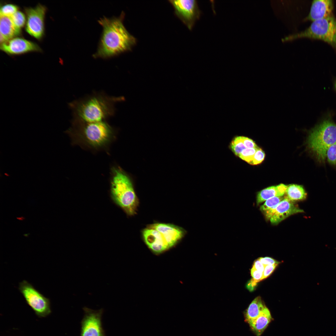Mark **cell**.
I'll return each mask as SVG.
<instances>
[{
	"label": "cell",
	"mask_w": 336,
	"mask_h": 336,
	"mask_svg": "<svg viewBox=\"0 0 336 336\" xmlns=\"http://www.w3.org/2000/svg\"><path fill=\"white\" fill-rule=\"evenodd\" d=\"M124 12L118 17H104L98 21L103 30L94 58H107L130 50L136 40L123 24Z\"/></svg>",
	"instance_id": "obj_1"
},
{
	"label": "cell",
	"mask_w": 336,
	"mask_h": 336,
	"mask_svg": "<svg viewBox=\"0 0 336 336\" xmlns=\"http://www.w3.org/2000/svg\"><path fill=\"white\" fill-rule=\"evenodd\" d=\"M18 7L16 5L8 4L1 7L0 15L10 17L18 11Z\"/></svg>",
	"instance_id": "obj_25"
},
{
	"label": "cell",
	"mask_w": 336,
	"mask_h": 336,
	"mask_svg": "<svg viewBox=\"0 0 336 336\" xmlns=\"http://www.w3.org/2000/svg\"><path fill=\"white\" fill-rule=\"evenodd\" d=\"M258 147H257L252 148H246L242 151L238 157L250 164Z\"/></svg>",
	"instance_id": "obj_26"
},
{
	"label": "cell",
	"mask_w": 336,
	"mask_h": 336,
	"mask_svg": "<svg viewBox=\"0 0 336 336\" xmlns=\"http://www.w3.org/2000/svg\"><path fill=\"white\" fill-rule=\"evenodd\" d=\"M301 38L322 40L336 49V19L331 16L314 21L304 30L287 36L282 41L285 42Z\"/></svg>",
	"instance_id": "obj_6"
},
{
	"label": "cell",
	"mask_w": 336,
	"mask_h": 336,
	"mask_svg": "<svg viewBox=\"0 0 336 336\" xmlns=\"http://www.w3.org/2000/svg\"><path fill=\"white\" fill-rule=\"evenodd\" d=\"M26 31L34 38L40 40L44 34V20L46 7L41 4L34 8H26Z\"/></svg>",
	"instance_id": "obj_10"
},
{
	"label": "cell",
	"mask_w": 336,
	"mask_h": 336,
	"mask_svg": "<svg viewBox=\"0 0 336 336\" xmlns=\"http://www.w3.org/2000/svg\"><path fill=\"white\" fill-rule=\"evenodd\" d=\"M111 172L110 193L112 200L127 215H134L138 201L130 178L119 167H113Z\"/></svg>",
	"instance_id": "obj_4"
},
{
	"label": "cell",
	"mask_w": 336,
	"mask_h": 336,
	"mask_svg": "<svg viewBox=\"0 0 336 336\" xmlns=\"http://www.w3.org/2000/svg\"><path fill=\"white\" fill-rule=\"evenodd\" d=\"M304 212L293 202L285 197L278 205L275 214L269 220L272 224L276 225L292 215Z\"/></svg>",
	"instance_id": "obj_13"
},
{
	"label": "cell",
	"mask_w": 336,
	"mask_h": 336,
	"mask_svg": "<svg viewBox=\"0 0 336 336\" xmlns=\"http://www.w3.org/2000/svg\"><path fill=\"white\" fill-rule=\"evenodd\" d=\"M241 138L243 143L246 148H252L257 147L252 139L244 136H241Z\"/></svg>",
	"instance_id": "obj_31"
},
{
	"label": "cell",
	"mask_w": 336,
	"mask_h": 336,
	"mask_svg": "<svg viewBox=\"0 0 336 336\" xmlns=\"http://www.w3.org/2000/svg\"><path fill=\"white\" fill-rule=\"evenodd\" d=\"M19 290L27 304L40 317H44L51 313L49 299L36 290L31 284L24 280L19 284Z\"/></svg>",
	"instance_id": "obj_7"
},
{
	"label": "cell",
	"mask_w": 336,
	"mask_h": 336,
	"mask_svg": "<svg viewBox=\"0 0 336 336\" xmlns=\"http://www.w3.org/2000/svg\"><path fill=\"white\" fill-rule=\"evenodd\" d=\"M287 187V185L280 184L270 186L261 190L257 195V204H259L273 197L282 196L285 194Z\"/></svg>",
	"instance_id": "obj_17"
},
{
	"label": "cell",
	"mask_w": 336,
	"mask_h": 336,
	"mask_svg": "<svg viewBox=\"0 0 336 336\" xmlns=\"http://www.w3.org/2000/svg\"><path fill=\"white\" fill-rule=\"evenodd\" d=\"M148 227L160 232L169 248L181 239L186 233V231L181 227L170 224L156 223L150 225Z\"/></svg>",
	"instance_id": "obj_12"
},
{
	"label": "cell",
	"mask_w": 336,
	"mask_h": 336,
	"mask_svg": "<svg viewBox=\"0 0 336 336\" xmlns=\"http://www.w3.org/2000/svg\"><path fill=\"white\" fill-rule=\"evenodd\" d=\"M122 96H108L101 92L95 93L69 104L73 120L87 122L105 120L114 115L115 105L124 100Z\"/></svg>",
	"instance_id": "obj_2"
},
{
	"label": "cell",
	"mask_w": 336,
	"mask_h": 336,
	"mask_svg": "<svg viewBox=\"0 0 336 336\" xmlns=\"http://www.w3.org/2000/svg\"><path fill=\"white\" fill-rule=\"evenodd\" d=\"M326 157L329 163L336 165V142L331 145L328 149Z\"/></svg>",
	"instance_id": "obj_27"
},
{
	"label": "cell",
	"mask_w": 336,
	"mask_h": 336,
	"mask_svg": "<svg viewBox=\"0 0 336 336\" xmlns=\"http://www.w3.org/2000/svg\"><path fill=\"white\" fill-rule=\"evenodd\" d=\"M335 87L336 89V82L335 84Z\"/></svg>",
	"instance_id": "obj_35"
},
{
	"label": "cell",
	"mask_w": 336,
	"mask_h": 336,
	"mask_svg": "<svg viewBox=\"0 0 336 336\" xmlns=\"http://www.w3.org/2000/svg\"><path fill=\"white\" fill-rule=\"evenodd\" d=\"M333 1L316 0L312 2L310 12L304 20L313 21L331 16L333 9Z\"/></svg>",
	"instance_id": "obj_14"
},
{
	"label": "cell",
	"mask_w": 336,
	"mask_h": 336,
	"mask_svg": "<svg viewBox=\"0 0 336 336\" xmlns=\"http://www.w3.org/2000/svg\"><path fill=\"white\" fill-rule=\"evenodd\" d=\"M258 259L265 266L275 264H278L279 263L275 259L268 257H260Z\"/></svg>",
	"instance_id": "obj_30"
},
{
	"label": "cell",
	"mask_w": 336,
	"mask_h": 336,
	"mask_svg": "<svg viewBox=\"0 0 336 336\" xmlns=\"http://www.w3.org/2000/svg\"><path fill=\"white\" fill-rule=\"evenodd\" d=\"M336 142V124L331 119L324 120L310 132L308 147L320 162H324L329 147Z\"/></svg>",
	"instance_id": "obj_5"
},
{
	"label": "cell",
	"mask_w": 336,
	"mask_h": 336,
	"mask_svg": "<svg viewBox=\"0 0 336 336\" xmlns=\"http://www.w3.org/2000/svg\"><path fill=\"white\" fill-rule=\"evenodd\" d=\"M142 234L145 243L153 251L160 253L169 248L161 234L156 230L148 227Z\"/></svg>",
	"instance_id": "obj_15"
},
{
	"label": "cell",
	"mask_w": 336,
	"mask_h": 336,
	"mask_svg": "<svg viewBox=\"0 0 336 336\" xmlns=\"http://www.w3.org/2000/svg\"><path fill=\"white\" fill-rule=\"evenodd\" d=\"M266 307L260 296L255 298L250 304L247 310L246 320L249 322L254 320Z\"/></svg>",
	"instance_id": "obj_19"
},
{
	"label": "cell",
	"mask_w": 336,
	"mask_h": 336,
	"mask_svg": "<svg viewBox=\"0 0 336 336\" xmlns=\"http://www.w3.org/2000/svg\"><path fill=\"white\" fill-rule=\"evenodd\" d=\"M277 205H276L263 212L266 219L270 220L275 214Z\"/></svg>",
	"instance_id": "obj_32"
},
{
	"label": "cell",
	"mask_w": 336,
	"mask_h": 336,
	"mask_svg": "<svg viewBox=\"0 0 336 336\" xmlns=\"http://www.w3.org/2000/svg\"><path fill=\"white\" fill-rule=\"evenodd\" d=\"M68 132L75 144L96 150L107 147L115 135L114 129L105 120L87 122L73 120Z\"/></svg>",
	"instance_id": "obj_3"
},
{
	"label": "cell",
	"mask_w": 336,
	"mask_h": 336,
	"mask_svg": "<svg viewBox=\"0 0 336 336\" xmlns=\"http://www.w3.org/2000/svg\"><path fill=\"white\" fill-rule=\"evenodd\" d=\"M264 152L261 149L258 147L250 164L253 165L259 164L264 160Z\"/></svg>",
	"instance_id": "obj_28"
},
{
	"label": "cell",
	"mask_w": 336,
	"mask_h": 336,
	"mask_svg": "<svg viewBox=\"0 0 336 336\" xmlns=\"http://www.w3.org/2000/svg\"><path fill=\"white\" fill-rule=\"evenodd\" d=\"M284 198L281 197H275L270 198L266 200L264 203L260 207V209L264 212L273 207L278 205Z\"/></svg>",
	"instance_id": "obj_24"
},
{
	"label": "cell",
	"mask_w": 336,
	"mask_h": 336,
	"mask_svg": "<svg viewBox=\"0 0 336 336\" xmlns=\"http://www.w3.org/2000/svg\"><path fill=\"white\" fill-rule=\"evenodd\" d=\"M177 17L189 30H191L199 19L201 11L195 0H170Z\"/></svg>",
	"instance_id": "obj_8"
},
{
	"label": "cell",
	"mask_w": 336,
	"mask_h": 336,
	"mask_svg": "<svg viewBox=\"0 0 336 336\" xmlns=\"http://www.w3.org/2000/svg\"><path fill=\"white\" fill-rule=\"evenodd\" d=\"M17 218L20 220H23L25 219V218L23 217H17Z\"/></svg>",
	"instance_id": "obj_34"
},
{
	"label": "cell",
	"mask_w": 336,
	"mask_h": 336,
	"mask_svg": "<svg viewBox=\"0 0 336 336\" xmlns=\"http://www.w3.org/2000/svg\"><path fill=\"white\" fill-rule=\"evenodd\" d=\"M264 267L265 266L258 259L254 262L252 268L257 271L263 273Z\"/></svg>",
	"instance_id": "obj_33"
},
{
	"label": "cell",
	"mask_w": 336,
	"mask_h": 336,
	"mask_svg": "<svg viewBox=\"0 0 336 336\" xmlns=\"http://www.w3.org/2000/svg\"><path fill=\"white\" fill-rule=\"evenodd\" d=\"M263 274L262 272L252 268L251 274L252 278L246 286L247 288L249 290H253L257 283L262 280Z\"/></svg>",
	"instance_id": "obj_22"
},
{
	"label": "cell",
	"mask_w": 336,
	"mask_h": 336,
	"mask_svg": "<svg viewBox=\"0 0 336 336\" xmlns=\"http://www.w3.org/2000/svg\"><path fill=\"white\" fill-rule=\"evenodd\" d=\"M278 264L267 265L265 266L263 273L262 280L267 278L273 272Z\"/></svg>",
	"instance_id": "obj_29"
},
{
	"label": "cell",
	"mask_w": 336,
	"mask_h": 336,
	"mask_svg": "<svg viewBox=\"0 0 336 336\" xmlns=\"http://www.w3.org/2000/svg\"><path fill=\"white\" fill-rule=\"evenodd\" d=\"M0 49L10 55H17L41 49L36 43L22 38L15 37L0 45Z\"/></svg>",
	"instance_id": "obj_11"
},
{
	"label": "cell",
	"mask_w": 336,
	"mask_h": 336,
	"mask_svg": "<svg viewBox=\"0 0 336 336\" xmlns=\"http://www.w3.org/2000/svg\"><path fill=\"white\" fill-rule=\"evenodd\" d=\"M83 310L80 336H106L101 322L103 309L94 310L84 307Z\"/></svg>",
	"instance_id": "obj_9"
},
{
	"label": "cell",
	"mask_w": 336,
	"mask_h": 336,
	"mask_svg": "<svg viewBox=\"0 0 336 336\" xmlns=\"http://www.w3.org/2000/svg\"><path fill=\"white\" fill-rule=\"evenodd\" d=\"M10 17L14 25L18 28L21 29L24 26L26 20L25 15L22 12L18 11Z\"/></svg>",
	"instance_id": "obj_23"
},
{
	"label": "cell",
	"mask_w": 336,
	"mask_h": 336,
	"mask_svg": "<svg viewBox=\"0 0 336 336\" xmlns=\"http://www.w3.org/2000/svg\"><path fill=\"white\" fill-rule=\"evenodd\" d=\"M230 147L232 152L238 156L246 148L242 142L241 136L235 137L231 141Z\"/></svg>",
	"instance_id": "obj_21"
},
{
	"label": "cell",
	"mask_w": 336,
	"mask_h": 336,
	"mask_svg": "<svg viewBox=\"0 0 336 336\" xmlns=\"http://www.w3.org/2000/svg\"><path fill=\"white\" fill-rule=\"evenodd\" d=\"M270 313L266 307L263 311L254 320L248 323L257 336H260L271 321Z\"/></svg>",
	"instance_id": "obj_18"
},
{
	"label": "cell",
	"mask_w": 336,
	"mask_h": 336,
	"mask_svg": "<svg viewBox=\"0 0 336 336\" xmlns=\"http://www.w3.org/2000/svg\"><path fill=\"white\" fill-rule=\"evenodd\" d=\"M285 194L286 197L293 202L304 200L307 197V194L303 186L296 184L287 186Z\"/></svg>",
	"instance_id": "obj_20"
},
{
	"label": "cell",
	"mask_w": 336,
	"mask_h": 336,
	"mask_svg": "<svg viewBox=\"0 0 336 336\" xmlns=\"http://www.w3.org/2000/svg\"><path fill=\"white\" fill-rule=\"evenodd\" d=\"M0 35L2 36L7 42L8 40L19 36L21 30L16 27L10 17L0 15Z\"/></svg>",
	"instance_id": "obj_16"
}]
</instances>
